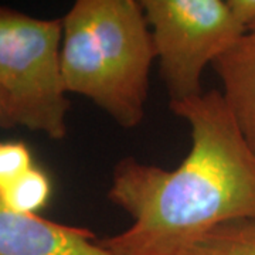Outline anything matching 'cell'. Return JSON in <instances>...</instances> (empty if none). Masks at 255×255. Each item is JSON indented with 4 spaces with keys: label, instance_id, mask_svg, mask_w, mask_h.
Segmentation results:
<instances>
[{
    "label": "cell",
    "instance_id": "cell-1",
    "mask_svg": "<svg viewBox=\"0 0 255 255\" xmlns=\"http://www.w3.org/2000/svg\"><path fill=\"white\" fill-rule=\"evenodd\" d=\"M191 129L190 152L174 169L121 159L108 199L132 224L101 244L117 255H186L223 224L255 217V152L221 92L170 102Z\"/></svg>",
    "mask_w": 255,
    "mask_h": 255
},
{
    "label": "cell",
    "instance_id": "cell-2",
    "mask_svg": "<svg viewBox=\"0 0 255 255\" xmlns=\"http://www.w3.org/2000/svg\"><path fill=\"white\" fill-rule=\"evenodd\" d=\"M63 21L61 61L70 94L90 100L121 128L145 118L155 41L137 0H74Z\"/></svg>",
    "mask_w": 255,
    "mask_h": 255
},
{
    "label": "cell",
    "instance_id": "cell-3",
    "mask_svg": "<svg viewBox=\"0 0 255 255\" xmlns=\"http://www.w3.org/2000/svg\"><path fill=\"white\" fill-rule=\"evenodd\" d=\"M63 21L0 10V127L67 136L70 100L61 61Z\"/></svg>",
    "mask_w": 255,
    "mask_h": 255
},
{
    "label": "cell",
    "instance_id": "cell-4",
    "mask_svg": "<svg viewBox=\"0 0 255 255\" xmlns=\"http://www.w3.org/2000/svg\"><path fill=\"white\" fill-rule=\"evenodd\" d=\"M152 27L170 102L203 92L201 77L246 27L224 0H137Z\"/></svg>",
    "mask_w": 255,
    "mask_h": 255
},
{
    "label": "cell",
    "instance_id": "cell-5",
    "mask_svg": "<svg viewBox=\"0 0 255 255\" xmlns=\"http://www.w3.org/2000/svg\"><path fill=\"white\" fill-rule=\"evenodd\" d=\"M0 255H117L88 228L0 209Z\"/></svg>",
    "mask_w": 255,
    "mask_h": 255
},
{
    "label": "cell",
    "instance_id": "cell-6",
    "mask_svg": "<svg viewBox=\"0 0 255 255\" xmlns=\"http://www.w3.org/2000/svg\"><path fill=\"white\" fill-rule=\"evenodd\" d=\"M221 95L255 152V21L213 63Z\"/></svg>",
    "mask_w": 255,
    "mask_h": 255
},
{
    "label": "cell",
    "instance_id": "cell-7",
    "mask_svg": "<svg viewBox=\"0 0 255 255\" xmlns=\"http://www.w3.org/2000/svg\"><path fill=\"white\" fill-rule=\"evenodd\" d=\"M186 255H255V217L220 226Z\"/></svg>",
    "mask_w": 255,
    "mask_h": 255
},
{
    "label": "cell",
    "instance_id": "cell-8",
    "mask_svg": "<svg viewBox=\"0 0 255 255\" xmlns=\"http://www.w3.org/2000/svg\"><path fill=\"white\" fill-rule=\"evenodd\" d=\"M50 197L51 182L36 166L9 184L0 186V209L17 213H38Z\"/></svg>",
    "mask_w": 255,
    "mask_h": 255
},
{
    "label": "cell",
    "instance_id": "cell-9",
    "mask_svg": "<svg viewBox=\"0 0 255 255\" xmlns=\"http://www.w3.org/2000/svg\"><path fill=\"white\" fill-rule=\"evenodd\" d=\"M31 167H34L31 152L23 142H3L0 145V186L16 180Z\"/></svg>",
    "mask_w": 255,
    "mask_h": 255
},
{
    "label": "cell",
    "instance_id": "cell-10",
    "mask_svg": "<svg viewBox=\"0 0 255 255\" xmlns=\"http://www.w3.org/2000/svg\"><path fill=\"white\" fill-rule=\"evenodd\" d=\"M238 21L247 27L255 21V0H224Z\"/></svg>",
    "mask_w": 255,
    "mask_h": 255
}]
</instances>
